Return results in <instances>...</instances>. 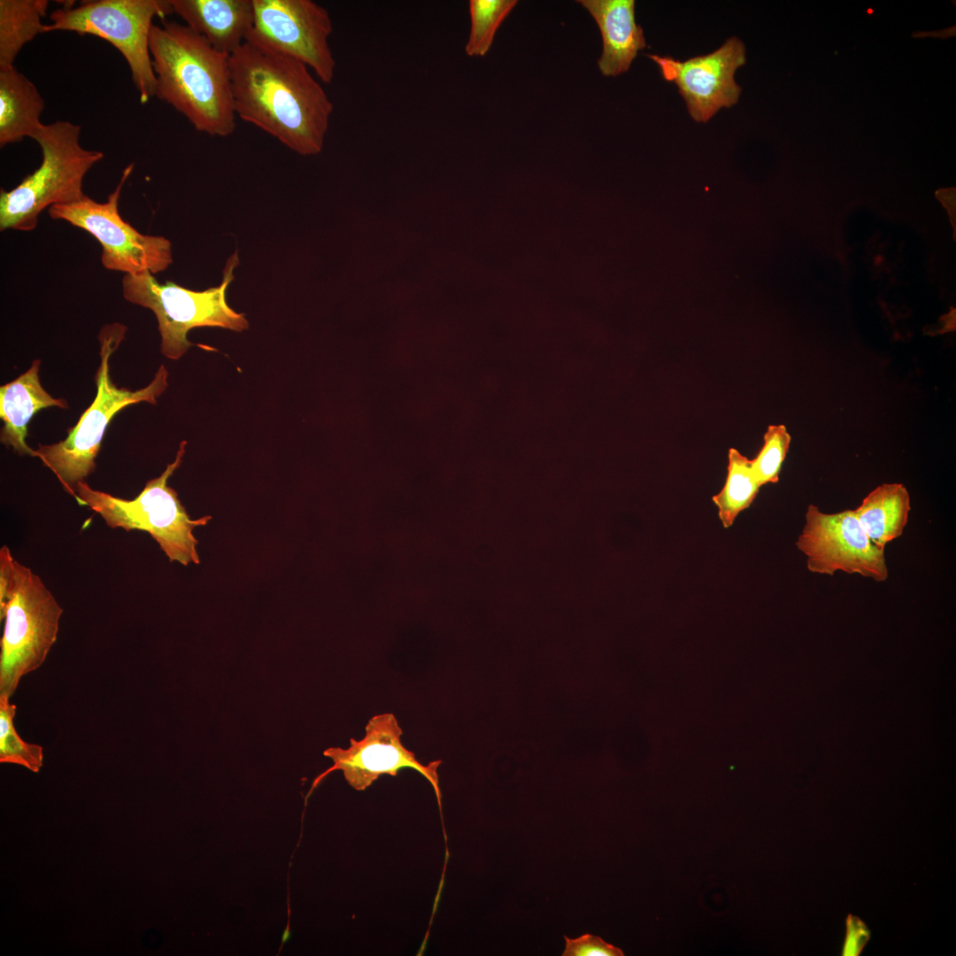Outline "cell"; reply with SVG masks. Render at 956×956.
<instances>
[{
	"instance_id": "cell-1",
	"label": "cell",
	"mask_w": 956,
	"mask_h": 956,
	"mask_svg": "<svg viewBox=\"0 0 956 956\" xmlns=\"http://www.w3.org/2000/svg\"><path fill=\"white\" fill-rule=\"evenodd\" d=\"M309 69L297 59L246 42L229 56L236 117L303 156L322 150L334 111Z\"/></svg>"
},
{
	"instance_id": "cell-2",
	"label": "cell",
	"mask_w": 956,
	"mask_h": 956,
	"mask_svg": "<svg viewBox=\"0 0 956 956\" xmlns=\"http://www.w3.org/2000/svg\"><path fill=\"white\" fill-rule=\"evenodd\" d=\"M150 51L156 94L201 133L226 137L236 126L229 55L186 24L153 25Z\"/></svg>"
},
{
	"instance_id": "cell-3",
	"label": "cell",
	"mask_w": 956,
	"mask_h": 956,
	"mask_svg": "<svg viewBox=\"0 0 956 956\" xmlns=\"http://www.w3.org/2000/svg\"><path fill=\"white\" fill-rule=\"evenodd\" d=\"M63 609L39 575L0 549V696L11 698L20 679L37 669L55 644Z\"/></svg>"
},
{
	"instance_id": "cell-4",
	"label": "cell",
	"mask_w": 956,
	"mask_h": 956,
	"mask_svg": "<svg viewBox=\"0 0 956 956\" xmlns=\"http://www.w3.org/2000/svg\"><path fill=\"white\" fill-rule=\"evenodd\" d=\"M126 326L105 325L98 335L100 365L96 372V395L77 423L69 428L67 436L58 443L35 450L38 458L58 479L70 495L76 486L96 469V458L107 426L116 413L125 407L142 402L155 405L167 388L168 372L161 365L152 381L144 388L131 390L120 388L111 379L109 361L125 338Z\"/></svg>"
},
{
	"instance_id": "cell-5",
	"label": "cell",
	"mask_w": 956,
	"mask_h": 956,
	"mask_svg": "<svg viewBox=\"0 0 956 956\" xmlns=\"http://www.w3.org/2000/svg\"><path fill=\"white\" fill-rule=\"evenodd\" d=\"M81 127L67 120L42 124L33 139L42 149L40 166L14 189L0 191V230L32 231L47 207L81 199L83 180L104 158L80 144Z\"/></svg>"
},
{
	"instance_id": "cell-6",
	"label": "cell",
	"mask_w": 956,
	"mask_h": 956,
	"mask_svg": "<svg viewBox=\"0 0 956 956\" xmlns=\"http://www.w3.org/2000/svg\"><path fill=\"white\" fill-rule=\"evenodd\" d=\"M186 445L187 442L182 441L175 459L166 466L159 476L149 480L133 499L94 490L86 482L77 484L73 497L80 505L87 506L99 514L112 528L149 533L170 562L177 561L183 566L199 564L197 550L198 541L193 530L197 527L205 526L212 516L191 519L176 490L167 484L182 462Z\"/></svg>"
},
{
	"instance_id": "cell-7",
	"label": "cell",
	"mask_w": 956,
	"mask_h": 956,
	"mask_svg": "<svg viewBox=\"0 0 956 956\" xmlns=\"http://www.w3.org/2000/svg\"><path fill=\"white\" fill-rule=\"evenodd\" d=\"M239 264L235 252L227 261L219 286L195 291L166 281L159 283L153 274H125L122 294L129 303L152 311L161 337V353L173 360L181 358L193 346L188 334L195 328L213 327L242 332L249 328L244 313L228 306L226 293Z\"/></svg>"
},
{
	"instance_id": "cell-8",
	"label": "cell",
	"mask_w": 956,
	"mask_h": 956,
	"mask_svg": "<svg viewBox=\"0 0 956 956\" xmlns=\"http://www.w3.org/2000/svg\"><path fill=\"white\" fill-rule=\"evenodd\" d=\"M173 12L169 0L86 1L53 11L44 33L71 31L98 36L112 44L128 64L141 104L156 94L150 51L152 20Z\"/></svg>"
},
{
	"instance_id": "cell-9",
	"label": "cell",
	"mask_w": 956,
	"mask_h": 956,
	"mask_svg": "<svg viewBox=\"0 0 956 956\" xmlns=\"http://www.w3.org/2000/svg\"><path fill=\"white\" fill-rule=\"evenodd\" d=\"M134 169L129 164L114 190L100 203L84 195L78 201L49 208V215L92 235L101 244L104 268L125 274H152L166 270L173 262L170 241L140 233L119 212L121 190Z\"/></svg>"
},
{
	"instance_id": "cell-10",
	"label": "cell",
	"mask_w": 956,
	"mask_h": 956,
	"mask_svg": "<svg viewBox=\"0 0 956 956\" xmlns=\"http://www.w3.org/2000/svg\"><path fill=\"white\" fill-rule=\"evenodd\" d=\"M254 22L245 42L297 59L324 83L335 77L328 12L312 0H253Z\"/></svg>"
},
{
	"instance_id": "cell-11",
	"label": "cell",
	"mask_w": 956,
	"mask_h": 956,
	"mask_svg": "<svg viewBox=\"0 0 956 956\" xmlns=\"http://www.w3.org/2000/svg\"><path fill=\"white\" fill-rule=\"evenodd\" d=\"M796 545L806 556L812 573L834 575L843 571L876 582L889 576L884 550L870 541L854 510L826 513L809 505Z\"/></svg>"
},
{
	"instance_id": "cell-12",
	"label": "cell",
	"mask_w": 956,
	"mask_h": 956,
	"mask_svg": "<svg viewBox=\"0 0 956 956\" xmlns=\"http://www.w3.org/2000/svg\"><path fill=\"white\" fill-rule=\"evenodd\" d=\"M365 730L362 739H350L348 748L329 747L324 751L323 755L331 759L333 765L314 779L311 791L335 770L343 772L345 781L354 790H365L382 775L396 776L400 769L412 768L431 783L440 804L437 769L442 761L420 763L415 753L402 744L403 730L393 713L373 716Z\"/></svg>"
},
{
	"instance_id": "cell-13",
	"label": "cell",
	"mask_w": 956,
	"mask_h": 956,
	"mask_svg": "<svg viewBox=\"0 0 956 956\" xmlns=\"http://www.w3.org/2000/svg\"><path fill=\"white\" fill-rule=\"evenodd\" d=\"M647 56L658 64L663 78L678 87L696 121L706 122L721 108H729L739 99L741 88L734 75L746 62V57L745 47L736 37L729 38L709 54L685 61L658 55Z\"/></svg>"
},
{
	"instance_id": "cell-14",
	"label": "cell",
	"mask_w": 956,
	"mask_h": 956,
	"mask_svg": "<svg viewBox=\"0 0 956 956\" xmlns=\"http://www.w3.org/2000/svg\"><path fill=\"white\" fill-rule=\"evenodd\" d=\"M169 1L187 26L229 56L245 42L253 26V0Z\"/></svg>"
},
{
	"instance_id": "cell-15",
	"label": "cell",
	"mask_w": 956,
	"mask_h": 956,
	"mask_svg": "<svg viewBox=\"0 0 956 956\" xmlns=\"http://www.w3.org/2000/svg\"><path fill=\"white\" fill-rule=\"evenodd\" d=\"M596 20L603 39L598 66L605 76L625 73L645 48L642 27L635 20L634 0H581Z\"/></svg>"
},
{
	"instance_id": "cell-16",
	"label": "cell",
	"mask_w": 956,
	"mask_h": 956,
	"mask_svg": "<svg viewBox=\"0 0 956 956\" xmlns=\"http://www.w3.org/2000/svg\"><path fill=\"white\" fill-rule=\"evenodd\" d=\"M40 364L39 359L34 360L25 373L0 387V418L4 422L0 440L17 453L31 457H35V450L26 439L33 416L47 407L68 408L65 399L53 397L42 386Z\"/></svg>"
},
{
	"instance_id": "cell-17",
	"label": "cell",
	"mask_w": 956,
	"mask_h": 956,
	"mask_svg": "<svg viewBox=\"0 0 956 956\" xmlns=\"http://www.w3.org/2000/svg\"><path fill=\"white\" fill-rule=\"evenodd\" d=\"M44 101L35 85L14 66L0 70V146L33 139L42 126Z\"/></svg>"
},
{
	"instance_id": "cell-18",
	"label": "cell",
	"mask_w": 956,
	"mask_h": 956,
	"mask_svg": "<svg viewBox=\"0 0 956 956\" xmlns=\"http://www.w3.org/2000/svg\"><path fill=\"white\" fill-rule=\"evenodd\" d=\"M911 510L910 495L902 483H883L854 510L870 541L879 549L903 534Z\"/></svg>"
},
{
	"instance_id": "cell-19",
	"label": "cell",
	"mask_w": 956,
	"mask_h": 956,
	"mask_svg": "<svg viewBox=\"0 0 956 956\" xmlns=\"http://www.w3.org/2000/svg\"><path fill=\"white\" fill-rule=\"evenodd\" d=\"M47 0H0V70L13 66L20 50L44 33Z\"/></svg>"
},
{
	"instance_id": "cell-20",
	"label": "cell",
	"mask_w": 956,
	"mask_h": 956,
	"mask_svg": "<svg viewBox=\"0 0 956 956\" xmlns=\"http://www.w3.org/2000/svg\"><path fill=\"white\" fill-rule=\"evenodd\" d=\"M728 473L721 490L713 497L724 528L730 527L737 515L754 501L761 485L752 470L751 459L736 449L728 455Z\"/></svg>"
},
{
	"instance_id": "cell-21",
	"label": "cell",
	"mask_w": 956,
	"mask_h": 956,
	"mask_svg": "<svg viewBox=\"0 0 956 956\" xmlns=\"http://www.w3.org/2000/svg\"><path fill=\"white\" fill-rule=\"evenodd\" d=\"M516 0H471V29L466 44L468 56H484L493 42L495 34L516 5Z\"/></svg>"
},
{
	"instance_id": "cell-22",
	"label": "cell",
	"mask_w": 956,
	"mask_h": 956,
	"mask_svg": "<svg viewBox=\"0 0 956 956\" xmlns=\"http://www.w3.org/2000/svg\"><path fill=\"white\" fill-rule=\"evenodd\" d=\"M9 700L0 696V762L18 764L37 773L42 766V747L25 742L18 735L13 724L17 707Z\"/></svg>"
},
{
	"instance_id": "cell-23",
	"label": "cell",
	"mask_w": 956,
	"mask_h": 956,
	"mask_svg": "<svg viewBox=\"0 0 956 956\" xmlns=\"http://www.w3.org/2000/svg\"><path fill=\"white\" fill-rule=\"evenodd\" d=\"M763 438L760 451L751 459L752 470L761 486L778 482L791 440L784 425H769Z\"/></svg>"
},
{
	"instance_id": "cell-24",
	"label": "cell",
	"mask_w": 956,
	"mask_h": 956,
	"mask_svg": "<svg viewBox=\"0 0 956 956\" xmlns=\"http://www.w3.org/2000/svg\"><path fill=\"white\" fill-rule=\"evenodd\" d=\"M566 948L563 956H622L623 952L605 942L601 937L590 934L572 939L564 936Z\"/></svg>"
},
{
	"instance_id": "cell-25",
	"label": "cell",
	"mask_w": 956,
	"mask_h": 956,
	"mask_svg": "<svg viewBox=\"0 0 956 956\" xmlns=\"http://www.w3.org/2000/svg\"><path fill=\"white\" fill-rule=\"evenodd\" d=\"M845 928L842 955L858 956L869 941V929L861 919L852 914H849L846 918Z\"/></svg>"
}]
</instances>
